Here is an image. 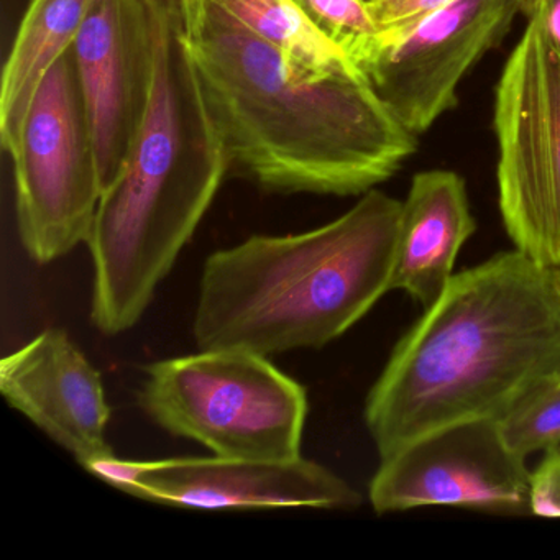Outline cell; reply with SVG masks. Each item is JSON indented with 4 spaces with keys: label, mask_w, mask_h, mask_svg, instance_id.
Returning <instances> with one entry per match:
<instances>
[{
    "label": "cell",
    "mask_w": 560,
    "mask_h": 560,
    "mask_svg": "<svg viewBox=\"0 0 560 560\" xmlns=\"http://www.w3.org/2000/svg\"><path fill=\"white\" fill-rule=\"evenodd\" d=\"M498 428L517 457L560 448V382L521 401L498 421Z\"/></svg>",
    "instance_id": "16"
},
{
    "label": "cell",
    "mask_w": 560,
    "mask_h": 560,
    "mask_svg": "<svg viewBox=\"0 0 560 560\" xmlns=\"http://www.w3.org/2000/svg\"><path fill=\"white\" fill-rule=\"evenodd\" d=\"M401 208L370 189L323 228L212 254L192 326L199 349L268 357L339 339L392 291Z\"/></svg>",
    "instance_id": "4"
},
{
    "label": "cell",
    "mask_w": 560,
    "mask_h": 560,
    "mask_svg": "<svg viewBox=\"0 0 560 560\" xmlns=\"http://www.w3.org/2000/svg\"><path fill=\"white\" fill-rule=\"evenodd\" d=\"M534 516L560 517V448L547 452L533 471Z\"/></svg>",
    "instance_id": "19"
},
{
    "label": "cell",
    "mask_w": 560,
    "mask_h": 560,
    "mask_svg": "<svg viewBox=\"0 0 560 560\" xmlns=\"http://www.w3.org/2000/svg\"><path fill=\"white\" fill-rule=\"evenodd\" d=\"M11 159L28 255L50 264L86 244L103 183L73 47L42 81Z\"/></svg>",
    "instance_id": "6"
},
{
    "label": "cell",
    "mask_w": 560,
    "mask_h": 560,
    "mask_svg": "<svg viewBox=\"0 0 560 560\" xmlns=\"http://www.w3.org/2000/svg\"><path fill=\"white\" fill-rule=\"evenodd\" d=\"M101 480L156 503L191 510H353L362 494L324 465L303 458H166L120 460L116 455L86 468Z\"/></svg>",
    "instance_id": "10"
},
{
    "label": "cell",
    "mask_w": 560,
    "mask_h": 560,
    "mask_svg": "<svg viewBox=\"0 0 560 560\" xmlns=\"http://www.w3.org/2000/svg\"><path fill=\"white\" fill-rule=\"evenodd\" d=\"M73 48L104 192L122 172L152 100V2L91 0Z\"/></svg>",
    "instance_id": "11"
},
{
    "label": "cell",
    "mask_w": 560,
    "mask_h": 560,
    "mask_svg": "<svg viewBox=\"0 0 560 560\" xmlns=\"http://www.w3.org/2000/svg\"><path fill=\"white\" fill-rule=\"evenodd\" d=\"M229 165L268 191L355 196L416 152L362 73L307 77L214 0H182Z\"/></svg>",
    "instance_id": "1"
},
{
    "label": "cell",
    "mask_w": 560,
    "mask_h": 560,
    "mask_svg": "<svg viewBox=\"0 0 560 560\" xmlns=\"http://www.w3.org/2000/svg\"><path fill=\"white\" fill-rule=\"evenodd\" d=\"M524 2H526V0H524Z\"/></svg>",
    "instance_id": "22"
},
{
    "label": "cell",
    "mask_w": 560,
    "mask_h": 560,
    "mask_svg": "<svg viewBox=\"0 0 560 560\" xmlns=\"http://www.w3.org/2000/svg\"><path fill=\"white\" fill-rule=\"evenodd\" d=\"M523 9L537 19L540 31L560 58V0H526Z\"/></svg>",
    "instance_id": "20"
},
{
    "label": "cell",
    "mask_w": 560,
    "mask_h": 560,
    "mask_svg": "<svg viewBox=\"0 0 560 560\" xmlns=\"http://www.w3.org/2000/svg\"><path fill=\"white\" fill-rule=\"evenodd\" d=\"M560 382V268L523 252L455 273L398 340L370 389L380 458L458 422L500 421Z\"/></svg>",
    "instance_id": "2"
},
{
    "label": "cell",
    "mask_w": 560,
    "mask_h": 560,
    "mask_svg": "<svg viewBox=\"0 0 560 560\" xmlns=\"http://www.w3.org/2000/svg\"><path fill=\"white\" fill-rule=\"evenodd\" d=\"M0 392L83 468L113 457L103 380L63 330H45L2 359Z\"/></svg>",
    "instance_id": "12"
},
{
    "label": "cell",
    "mask_w": 560,
    "mask_h": 560,
    "mask_svg": "<svg viewBox=\"0 0 560 560\" xmlns=\"http://www.w3.org/2000/svg\"><path fill=\"white\" fill-rule=\"evenodd\" d=\"M523 8L524 0H455L402 34H376L353 63L396 120L422 136L457 106L458 84Z\"/></svg>",
    "instance_id": "8"
},
{
    "label": "cell",
    "mask_w": 560,
    "mask_h": 560,
    "mask_svg": "<svg viewBox=\"0 0 560 560\" xmlns=\"http://www.w3.org/2000/svg\"><path fill=\"white\" fill-rule=\"evenodd\" d=\"M455 0H372L369 2L373 19L383 37L402 34L415 27L432 12L441 11Z\"/></svg>",
    "instance_id": "18"
},
{
    "label": "cell",
    "mask_w": 560,
    "mask_h": 560,
    "mask_svg": "<svg viewBox=\"0 0 560 560\" xmlns=\"http://www.w3.org/2000/svg\"><path fill=\"white\" fill-rule=\"evenodd\" d=\"M320 34L339 45L350 60L376 37L378 25L366 0H294ZM355 65V63H353Z\"/></svg>",
    "instance_id": "17"
},
{
    "label": "cell",
    "mask_w": 560,
    "mask_h": 560,
    "mask_svg": "<svg viewBox=\"0 0 560 560\" xmlns=\"http://www.w3.org/2000/svg\"><path fill=\"white\" fill-rule=\"evenodd\" d=\"M147 415L215 457L288 460L301 455L306 389L267 357L244 349L201 350L145 369Z\"/></svg>",
    "instance_id": "5"
},
{
    "label": "cell",
    "mask_w": 560,
    "mask_h": 560,
    "mask_svg": "<svg viewBox=\"0 0 560 560\" xmlns=\"http://www.w3.org/2000/svg\"><path fill=\"white\" fill-rule=\"evenodd\" d=\"M366 2H372V0H366Z\"/></svg>",
    "instance_id": "21"
},
{
    "label": "cell",
    "mask_w": 560,
    "mask_h": 560,
    "mask_svg": "<svg viewBox=\"0 0 560 560\" xmlns=\"http://www.w3.org/2000/svg\"><path fill=\"white\" fill-rule=\"evenodd\" d=\"M307 77L360 73L349 55L320 34L294 0H214Z\"/></svg>",
    "instance_id": "15"
},
{
    "label": "cell",
    "mask_w": 560,
    "mask_h": 560,
    "mask_svg": "<svg viewBox=\"0 0 560 560\" xmlns=\"http://www.w3.org/2000/svg\"><path fill=\"white\" fill-rule=\"evenodd\" d=\"M498 205L516 250L560 268V58L527 25L494 93Z\"/></svg>",
    "instance_id": "7"
},
{
    "label": "cell",
    "mask_w": 560,
    "mask_h": 560,
    "mask_svg": "<svg viewBox=\"0 0 560 560\" xmlns=\"http://www.w3.org/2000/svg\"><path fill=\"white\" fill-rule=\"evenodd\" d=\"M155 80L142 129L104 189L88 247L94 326L132 329L211 208L229 165L186 40L182 0H150Z\"/></svg>",
    "instance_id": "3"
},
{
    "label": "cell",
    "mask_w": 560,
    "mask_h": 560,
    "mask_svg": "<svg viewBox=\"0 0 560 560\" xmlns=\"http://www.w3.org/2000/svg\"><path fill=\"white\" fill-rule=\"evenodd\" d=\"M475 231L464 178L447 170L418 173L402 201L392 290L431 306L455 277L458 252Z\"/></svg>",
    "instance_id": "13"
},
{
    "label": "cell",
    "mask_w": 560,
    "mask_h": 560,
    "mask_svg": "<svg viewBox=\"0 0 560 560\" xmlns=\"http://www.w3.org/2000/svg\"><path fill=\"white\" fill-rule=\"evenodd\" d=\"M380 460L369 487L375 513L452 506L533 514V471L508 447L494 419L447 425Z\"/></svg>",
    "instance_id": "9"
},
{
    "label": "cell",
    "mask_w": 560,
    "mask_h": 560,
    "mask_svg": "<svg viewBox=\"0 0 560 560\" xmlns=\"http://www.w3.org/2000/svg\"><path fill=\"white\" fill-rule=\"evenodd\" d=\"M91 0H32L5 63L0 88V142L12 155L42 81L70 50Z\"/></svg>",
    "instance_id": "14"
}]
</instances>
